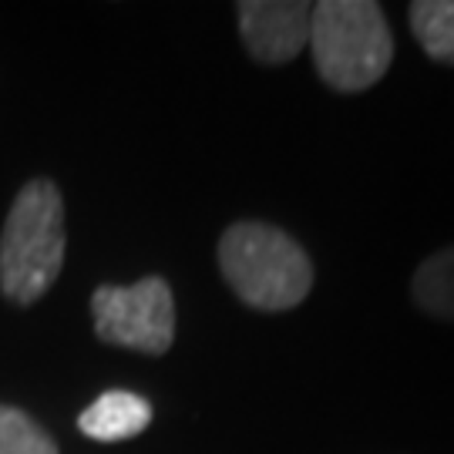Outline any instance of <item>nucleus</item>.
<instances>
[{"instance_id": "8", "label": "nucleus", "mask_w": 454, "mask_h": 454, "mask_svg": "<svg viewBox=\"0 0 454 454\" xmlns=\"http://www.w3.org/2000/svg\"><path fill=\"white\" fill-rule=\"evenodd\" d=\"M411 31L431 61L454 65V0H414Z\"/></svg>"}, {"instance_id": "1", "label": "nucleus", "mask_w": 454, "mask_h": 454, "mask_svg": "<svg viewBox=\"0 0 454 454\" xmlns=\"http://www.w3.org/2000/svg\"><path fill=\"white\" fill-rule=\"evenodd\" d=\"M219 273L246 307L286 313L313 290V262L307 249L273 223L243 219L219 239Z\"/></svg>"}, {"instance_id": "6", "label": "nucleus", "mask_w": 454, "mask_h": 454, "mask_svg": "<svg viewBox=\"0 0 454 454\" xmlns=\"http://www.w3.org/2000/svg\"><path fill=\"white\" fill-rule=\"evenodd\" d=\"M152 424V404L145 397L131 394V390H105L95 404H88L78 418L82 434L101 444H114V441H129L142 434Z\"/></svg>"}, {"instance_id": "3", "label": "nucleus", "mask_w": 454, "mask_h": 454, "mask_svg": "<svg viewBox=\"0 0 454 454\" xmlns=\"http://www.w3.org/2000/svg\"><path fill=\"white\" fill-rule=\"evenodd\" d=\"M309 54L326 88L340 95H360L373 88L394 61V31L384 7L371 0L313 4Z\"/></svg>"}, {"instance_id": "7", "label": "nucleus", "mask_w": 454, "mask_h": 454, "mask_svg": "<svg viewBox=\"0 0 454 454\" xmlns=\"http://www.w3.org/2000/svg\"><path fill=\"white\" fill-rule=\"evenodd\" d=\"M411 296L424 317L441 320V324H454V246L431 253L414 270Z\"/></svg>"}, {"instance_id": "5", "label": "nucleus", "mask_w": 454, "mask_h": 454, "mask_svg": "<svg viewBox=\"0 0 454 454\" xmlns=\"http://www.w3.org/2000/svg\"><path fill=\"white\" fill-rule=\"evenodd\" d=\"M236 14L246 51L260 65H286L309 48L313 4L307 0H243Z\"/></svg>"}, {"instance_id": "9", "label": "nucleus", "mask_w": 454, "mask_h": 454, "mask_svg": "<svg viewBox=\"0 0 454 454\" xmlns=\"http://www.w3.org/2000/svg\"><path fill=\"white\" fill-rule=\"evenodd\" d=\"M0 454H58V444L24 411L0 404Z\"/></svg>"}, {"instance_id": "2", "label": "nucleus", "mask_w": 454, "mask_h": 454, "mask_svg": "<svg viewBox=\"0 0 454 454\" xmlns=\"http://www.w3.org/2000/svg\"><path fill=\"white\" fill-rule=\"evenodd\" d=\"M65 199L51 179H31L17 192L0 232V290L31 307L54 286L65 266Z\"/></svg>"}, {"instance_id": "4", "label": "nucleus", "mask_w": 454, "mask_h": 454, "mask_svg": "<svg viewBox=\"0 0 454 454\" xmlns=\"http://www.w3.org/2000/svg\"><path fill=\"white\" fill-rule=\"evenodd\" d=\"M91 320L98 340L159 357L176 340V296L162 276H145L131 286H98Z\"/></svg>"}]
</instances>
